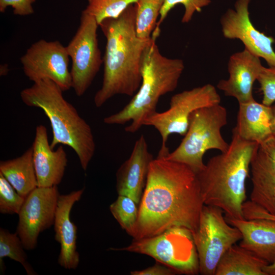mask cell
I'll list each match as a JSON object with an SVG mask.
<instances>
[{"label": "cell", "instance_id": "1", "mask_svg": "<svg viewBox=\"0 0 275 275\" xmlns=\"http://www.w3.org/2000/svg\"><path fill=\"white\" fill-rule=\"evenodd\" d=\"M139 207V239L176 227L192 233L204 205L197 173L185 164L156 157L152 161Z\"/></svg>", "mask_w": 275, "mask_h": 275}, {"label": "cell", "instance_id": "2", "mask_svg": "<svg viewBox=\"0 0 275 275\" xmlns=\"http://www.w3.org/2000/svg\"><path fill=\"white\" fill-rule=\"evenodd\" d=\"M136 10L135 3L131 4L118 17L104 19L99 24L106 43L102 84L94 97L97 107L116 95L133 96L141 86L143 57L153 38L137 36Z\"/></svg>", "mask_w": 275, "mask_h": 275}, {"label": "cell", "instance_id": "3", "mask_svg": "<svg viewBox=\"0 0 275 275\" xmlns=\"http://www.w3.org/2000/svg\"><path fill=\"white\" fill-rule=\"evenodd\" d=\"M259 147L232 131L227 151L210 158L197 174L204 205L220 208L226 217L244 219L246 180Z\"/></svg>", "mask_w": 275, "mask_h": 275}, {"label": "cell", "instance_id": "4", "mask_svg": "<svg viewBox=\"0 0 275 275\" xmlns=\"http://www.w3.org/2000/svg\"><path fill=\"white\" fill-rule=\"evenodd\" d=\"M63 92L54 81L44 79L22 90L20 98L26 105L41 108L48 118L52 131L51 149L59 144L70 147L86 171L96 148L92 130L73 105L65 99Z\"/></svg>", "mask_w": 275, "mask_h": 275}, {"label": "cell", "instance_id": "5", "mask_svg": "<svg viewBox=\"0 0 275 275\" xmlns=\"http://www.w3.org/2000/svg\"><path fill=\"white\" fill-rule=\"evenodd\" d=\"M146 48L142 62L141 86L131 100L119 112L104 118L107 124L123 125L125 130L134 133L143 126L144 120L156 112L159 98L174 91L184 69L182 60L162 55L155 43L156 37Z\"/></svg>", "mask_w": 275, "mask_h": 275}, {"label": "cell", "instance_id": "6", "mask_svg": "<svg viewBox=\"0 0 275 275\" xmlns=\"http://www.w3.org/2000/svg\"><path fill=\"white\" fill-rule=\"evenodd\" d=\"M227 124V112L220 104L195 111L189 117L188 128L181 143L164 158L185 164L198 173L205 167L203 156L207 151L215 149L224 153L228 149L229 144L221 133Z\"/></svg>", "mask_w": 275, "mask_h": 275}, {"label": "cell", "instance_id": "7", "mask_svg": "<svg viewBox=\"0 0 275 275\" xmlns=\"http://www.w3.org/2000/svg\"><path fill=\"white\" fill-rule=\"evenodd\" d=\"M110 250L149 256L173 268L178 274L199 273L198 254L192 232L186 228H173L154 236L133 239L126 247Z\"/></svg>", "mask_w": 275, "mask_h": 275}, {"label": "cell", "instance_id": "8", "mask_svg": "<svg viewBox=\"0 0 275 275\" xmlns=\"http://www.w3.org/2000/svg\"><path fill=\"white\" fill-rule=\"evenodd\" d=\"M221 97L216 88L211 84L185 90L173 95L170 107L161 113L155 112L147 117L143 125L152 126L161 137V146L157 157H165L170 153L167 146L169 135L186 133L189 119L195 111L204 107L220 104Z\"/></svg>", "mask_w": 275, "mask_h": 275}, {"label": "cell", "instance_id": "9", "mask_svg": "<svg viewBox=\"0 0 275 275\" xmlns=\"http://www.w3.org/2000/svg\"><path fill=\"white\" fill-rule=\"evenodd\" d=\"M220 208L204 205L197 229L192 233L198 254L199 273L214 275L221 258L242 235L230 225Z\"/></svg>", "mask_w": 275, "mask_h": 275}, {"label": "cell", "instance_id": "10", "mask_svg": "<svg viewBox=\"0 0 275 275\" xmlns=\"http://www.w3.org/2000/svg\"><path fill=\"white\" fill-rule=\"evenodd\" d=\"M98 26L95 18L82 11L79 27L66 46L72 61V88L78 97L89 89L103 64L98 46Z\"/></svg>", "mask_w": 275, "mask_h": 275}, {"label": "cell", "instance_id": "11", "mask_svg": "<svg viewBox=\"0 0 275 275\" xmlns=\"http://www.w3.org/2000/svg\"><path fill=\"white\" fill-rule=\"evenodd\" d=\"M69 58L66 46L59 41L40 39L31 45L20 61L30 80L35 82L49 79L65 91L72 88Z\"/></svg>", "mask_w": 275, "mask_h": 275}, {"label": "cell", "instance_id": "12", "mask_svg": "<svg viewBox=\"0 0 275 275\" xmlns=\"http://www.w3.org/2000/svg\"><path fill=\"white\" fill-rule=\"evenodd\" d=\"M60 195L57 186H38L25 198L16 229L25 250L35 249L40 233L54 224Z\"/></svg>", "mask_w": 275, "mask_h": 275}, {"label": "cell", "instance_id": "13", "mask_svg": "<svg viewBox=\"0 0 275 275\" xmlns=\"http://www.w3.org/2000/svg\"><path fill=\"white\" fill-rule=\"evenodd\" d=\"M251 0H237L234 9H228L221 18L223 36L229 39H238L244 48L264 59L269 66H275L274 38L260 32L253 24L250 17Z\"/></svg>", "mask_w": 275, "mask_h": 275}, {"label": "cell", "instance_id": "14", "mask_svg": "<svg viewBox=\"0 0 275 275\" xmlns=\"http://www.w3.org/2000/svg\"><path fill=\"white\" fill-rule=\"evenodd\" d=\"M263 67L260 58L246 49L232 54L228 63L229 78L219 81L218 89L227 96L236 99L239 104L254 100L253 89Z\"/></svg>", "mask_w": 275, "mask_h": 275}, {"label": "cell", "instance_id": "15", "mask_svg": "<svg viewBox=\"0 0 275 275\" xmlns=\"http://www.w3.org/2000/svg\"><path fill=\"white\" fill-rule=\"evenodd\" d=\"M154 159L143 135L135 141L129 157L118 169L116 190L119 195L129 197L139 204Z\"/></svg>", "mask_w": 275, "mask_h": 275}, {"label": "cell", "instance_id": "16", "mask_svg": "<svg viewBox=\"0 0 275 275\" xmlns=\"http://www.w3.org/2000/svg\"><path fill=\"white\" fill-rule=\"evenodd\" d=\"M85 188L68 194L60 195L54 221V239L60 244L59 264L68 269H75L79 262L76 250L77 227L70 219L73 205L79 201Z\"/></svg>", "mask_w": 275, "mask_h": 275}, {"label": "cell", "instance_id": "17", "mask_svg": "<svg viewBox=\"0 0 275 275\" xmlns=\"http://www.w3.org/2000/svg\"><path fill=\"white\" fill-rule=\"evenodd\" d=\"M33 158L38 187H51L59 184L64 175L68 159L62 145L54 150L49 143L45 126L36 128L32 145Z\"/></svg>", "mask_w": 275, "mask_h": 275}, {"label": "cell", "instance_id": "18", "mask_svg": "<svg viewBox=\"0 0 275 275\" xmlns=\"http://www.w3.org/2000/svg\"><path fill=\"white\" fill-rule=\"evenodd\" d=\"M225 218L240 231L242 238L240 246L268 264L275 261V220Z\"/></svg>", "mask_w": 275, "mask_h": 275}, {"label": "cell", "instance_id": "19", "mask_svg": "<svg viewBox=\"0 0 275 275\" xmlns=\"http://www.w3.org/2000/svg\"><path fill=\"white\" fill-rule=\"evenodd\" d=\"M271 106L254 100L239 104L237 123L233 131L242 139L259 145L272 135Z\"/></svg>", "mask_w": 275, "mask_h": 275}, {"label": "cell", "instance_id": "20", "mask_svg": "<svg viewBox=\"0 0 275 275\" xmlns=\"http://www.w3.org/2000/svg\"><path fill=\"white\" fill-rule=\"evenodd\" d=\"M250 201L275 216V171L260 147L251 163Z\"/></svg>", "mask_w": 275, "mask_h": 275}, {"label": "cell", "instance_id": "21", "mask_svg": "<svg viewBox=\"0 0 275 275\" xmlns=\"http://www.w3.org/2000/svg\"><path fill=\"white\" fill-rule=\"evenodd\" d=\"M33 152L31 146L21 156L0 162V173L25 198L38 187Z\"/></svg>", "mask_w": 275, "mask_h": 275}, {"label": "cell", "instance_id": "22", "mask_svg": "<svg viewBox=\"0 0 275 275\" xmlns=\"http://www.w3.org/2000/svg\"><path fill=\"white\" fill-rule=\"evenodd\" d=\"M268 263L239 245L235 244L223 255L214 275H266Z\"/></svg>", "mask_w": 275, "mask_h": 275}, {"label": "cell", "instance_id": "23", "mask_svg": "<svg viewBox=\"0 0 275 275\" xmlns=\"http://www.w3.org/2000/svg\"><path fill=\"white\" fill-rule=\"evenodd\" d=\"M164 0H138L136 3L135 30L143 39L151 37Z\"/></svg>", "mask_w": 275, "mask_h": 275}, {"label": "cell", "instance_id": "24", "mask_svg": "<svg viewBox=\"0 0 275 275\" xmlns=\"http://www.w3.org/2000/svg\"><path fill=\"white\" fill-rule=\"evenodd\" d=\"M22 242L17 233H11L7 230L0 229V265L3 271L4 264L3 260L8 257L20 263L28 275L37 274L28 261V257L24 252Z\"/></svg>", "mask_w": 275, "mask_h": 275}, {"label": "cell", "instance_id": "25", "mask_svg": "<svg viewBox=\"0 0 275 275\" xmlns=\"http://www.w3.org/2000/svg\"><path fill=\"white\" fill-rule=\"evenodd\" d=\"M138 204L131 198L119 195L111 204L109 210L121 228L134 238L138 218Z\"/></svg>", "mask_w": 275, "mask_h": 275}, {"label": "cell", "instance_id": "26", "mask_svg": "<svg viewBox=\"0 0 275 275\" xmlns=\"http://www.w3.org/2000/svg\"><path fill=\"white\" fill-rule=\"evenodd\" d=\"M138 1L88 0V5L83 11L93 16L99 24L104 19L118 17L130 5Z\"/></svg>", "mask_w": 275, "mask_h": 275}, {"label": "cell", "instance_id": "27", "mask_svg": "<svg viewBox=\"0 0 275 275\" xmlns=\"http://www.w3.org/2000/svg\"><path fill=\"white\" fill-rule=\"evenodd\" d=\"M210 0H164L160 12V17L157 25L152 33V35L159 36L160 32V25L167 16L169 12L178 4H182L185 12L182 18V23H188L192 19L195 12H200L202 8L208 6Z\"/></svg>", "mask_w": 275, "mask_h": 275}, {"label": "cell", "instance_id": "28", "mask_svg": "<svg viewBox=\"0 0 275 275\" xmlns=\"http://www.w3.org/2000/svg\"><path fill=\"white\" fill-rule=\"evenodd\" d=\"M25 199L0 173V212L18 214Z\"/></svg>", "mask_w": 275, "mask_h": 275}, {"label": "cell", "instance_id": "29", "mask_svg": "<svg viewBox=\"0 0 275 275\" xmlns=\"http://www.w3.org/2000/svg\"><path fill=\"white\" fill-rule=\"evenodd\" d=\"M257 80L263 95L262 103L271 106L275 101V66H263Z\"/></svg>", "mask_w": 275, "mask_h": 275}, {"label": "cell", "instance_id": "30", "mask_svg": "<svg viewBox=\"0 0 275 275\" xmlns=\"http://www.w3.org/2000/svg\"><path fill=\"white\" fill-rule=\"evenodd\" d=\"M36 0H0V12L4 13L8 7H11L15 15L26 16L34 12L33 4Z\"/></svg>", "mask_w": 275, "mask_h": 275}, {"label": "cell", "instance_id": "31", "mask_svg": "<svg viewBox=\"0 0 275 275\" xmlns=\"http://www.w3.org/2000/svg\"><path fill=\"white\" fill-rule=\"evenodd\" d=\"M244 219L268 218L275 220V216L269 214L264 209L250 200L245 201L242 207Z\"/></svg>", "mask_w": 275, "mask_h": 275}, {"label": "cell", "instance_id": "32", "mask_svg": "<svg viewBox=\"0 0 275 275\" xmlns=\"http://www.w3.org/2000/svg\"><path fill=\"white\" fill-rule=\"evenodd\" d=\"M177 273L173 268L157 261L153 266L130 272L132 275H174Z\"/></svg>", "mask_w": 275, "mask_h": 275}, {"label": "cell", "instance_id": "33", "mask_svg": "<svg viewBox=\"0 0 275 275\" xmlns=\"http://www.w3.org/2000/svg\"><path fill=\"white\" fill-rule=\"evenodd\" d=\"M275 171V135H272L259 145Z\"/></svg>", "mask_w": 275, "mask_h": 275}, {"label": "cell", "instance_id": "34", "mask_svg": "<svg viewBox=\"0 0 275 275\" xmlns=\"http://www.w3.org/2000/svg\"><path fill=\"white\" fill-rule=\"evenodd\" d=\"M266 275H275V261L267 264L263 269Z\"/></svg>", "mask_w": 275, "mask_h": 275}, {"label": "cell", "instance_id": "35", "mask_svg": "<svg viewBox=\"0 0 275 275\" xmlns=\"http://www.w3.org/2000/svg\"><path fill=\"white\" fill-rule=\"evenodd\" d=\"M271 114L270 120V128L272 135H275V104L271 106Z\"/></svg>", "mask_w": 275, "mask_h": 275}, {"label": "cell", "instance_id": "36", "mask_svg": "<svg viewBox=\"0 0 275 275\" xmlns=\"http://www.w3.org/2000/svg\"><path fill=\"white\" fill-rule=\"evenodd\" d=\"M9 71L8 65L6 64H2L0 67V75L1 76H5L7 74Z\"/></svg>", "mask_w": 275, "mask_h": 275}]
</instances>
